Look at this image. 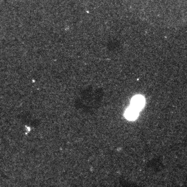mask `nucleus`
I'll return each mask as SVG.
<instances>
[{
    "mask_svg": "<svg viewBox=\"0 0 187 187\" xmlns=\"http://www.w3.org/2000/svg\"><path fill=\"white\" fill-rule=\"evenodd\" d=\"M186 156H187V153L186 154Z\"/></svg>",
    "mask_w": 187,
    "mask_h": 187,
    "instance_id": "nucleus-5",
    "label": "nucleus"
},
{
    "mask_svg": "<svg viewBox=\"0 0 187 187\" xmlns=\"http://www.w3.org/2000/svg\"><path fill=\"white\" fill-rule=\"evenodd\" d=\"M177 167L180 169H182L183 168L182 166L180 164H177Z\"/></svg>",
    "mask_w": 187,
    "mask_h": 187,
    "instance_id": "nucleus-3",
    "label": "nucleus"
},
{
    "mask_svg": "<svg viewBox=\"0 0 187 187\" xmlns=\"http://www.w3.org/2000/svg\"><path fill=\"white\" fill-rule=\"evenodd\" d=\"M139 112V111L131 107L126 111L125 113V116L128 120H134L137 118Z\"/></svg>",
    "mask_w": 187,
    "mask_h": 187,
    "instance_id": "nucleus-2",
    "label": "nucleus"
},
{
    "mask_svg": "<svg viewBox=\"0 0 187 187\" xmlns=\"http://www.w3.org/2000/svg\"><path fill=\"white\" fill-rule=\"evenodd\" d=\"M176 155L177 156L178 155H179V152H176Z\"/></svg>",
    "mask_w": 187,
    "mask_h": 187,
    "instance_id": "nucleus-4",
    "label": "nucleus"
},
{
    "mask_svg": "<svg viewBox=\"0 0 187 187\" xmlns=\"http://www.w3.org/2000/svg\"><path fill=\"white\" fill-rule=\"evenodd\" d=\"M145 100L143 97L141 96H136L134 97L131 100L132 107L139 111L144 107Z\"/></svg>",
    "mask_w": 187,
    "mask_h": 187,
    "instance_id": "nucleus-1",
    "label": "nucleus"
}]
</instances>
